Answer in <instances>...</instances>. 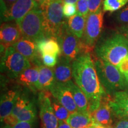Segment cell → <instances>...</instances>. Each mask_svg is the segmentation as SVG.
<instances>
[{
  "instance_id": "26",
  "label": "cell",
  "mask_w": 128,
  "mask_h": 128,
  "mask_svg": "<svg viewBox=\"0 0 128 128\" xmlns=\"http://www.w3.org/2000/svg\"><path fill=\"white\" fill-rule=\"evenodd\" d=\"M128 3V0H104L103 12H114L119 10Z\"/></svg>"
},
{
  "instance_id": "23",
  "label": "cell",
  "mask_w": 128,
  "mask_h": 128,
  "mask_svg": "<svg viewBox=\"0 0 128 128\" xmlns=\"http://www.w3.org/2000/svg\"><path fill=\"white\" fill-rule=\"evenodd\" d=\"M86 18V17L77 13L66 18V25L68 29L80 39H81L84 34Z\"/></svg>"
},
{
  "instance_id": "18",
  "label": "cell",
  "mask_w": 128,
  "mask_h": 128,
  "mask_svg": "<svg viewBox=\"0 0 128 128\" xmlns=\"http://www.w3.org/2000/svg\"><path fill=\"white\" fill-rule=\"evenodd\" d=\"M39 76V67L34 65L24 71L16 79V82L20 86H23L32 91L38 90Z\"/></svg>"
},
{
  "instance_id": "13",
  "label": "cell",
  "mask_w": 128,
  "mask_h": 128,
  "mask_svg": "<svg viewBox=\"0 0 128 128\" xmlns=\"http://www.w3.org/2000/svg\"><path fill=\"white\" fill-rule=\"evenodd\" d=\"M110 96L107 94L104 96L102 99L100 106L95 111L90 113L92 122L97 123L108 127L113 124V114L112 108L109 104Z\"/></svg>"
},
{
  "instance_id": "12",
  "label": "cell",
  "mask_w": 128,
  "mask_h": 128,
  "mask_svg": "<svg viewBox=\"0 0 128 128\" xmlns=\"http://www.w3.org/2000/svg\"><path fill=\"white\" fill-rule=\"evenodd\" d=\"M109 104L114 116L128 120V90H122L110 95Z\"/></svg>"
},
{
  "instance_id": "34",
  "label": "cell",
  "mask_w": 128,
  "mask_h": 128,
  "mask_svg": "<svg viewBox=\"0 0 128 128\" xmlns=\"http://www.w3.org/2000/svg\"><path fill=\"white\" fill-rule=\"evenodd\" d=\"M116 128H128V119H119L115 124Z\"/></svg>"
},
{
  "instance_id": "30",
  "label": "cell",
  "mask_w": 128,
  "mask_h": 128,
  "mask_svg": "<svg viewBox=\"0 0 128 128\" xmlns=\"http://www.w3.org/2000/svg\"><path fill=\"white\" fill-rule=\"evenodd\" d=\"M116 19L119 23L128 25V6L117 12Z\"/></svg>"
},
{
  "instance_id": "39",
  "label": "cell",
  "mask_w": 128,
  "mask_h": 128,
  "mask_svg": "<svg viewBox=\"0 0 128 128\" xmlns=\"http://www.w3.org/2000/svg\"><path fill=\"white\" fill-rule=\"evenodd\" d=\"M34 1H36L37 2L39 3L40 6H42V5L46 4V3H47L48 2H49V1H52V0H34Z\"/></svg>"
},
{
  "instance_id": "38",
  "label": "cell",
  "mask_w": 128,
  "mask_h": 128,
  "mask_svg": "<svg viewBox=\"0 0 128 128\" xmlns=\"http://www.w3.org/2000/svg\"><path fill=\"white\" fill-rule=\"evenodd\" d=\"M93 127L94 128H108V127H106V126L102 125V124H97V123H95V122H92V124Z\"/></svg>"
},
{
  "instance_id": "3",
  "label": "cell",
  "mask_w": 128,
  "mask_h": 128,
  "mask_svg": "<svg viewBox=\"0 0 128 128\" xmlns=\"http://www.w3.org/2000/svg\"><path fill=\"white\" fill-rule=\"evenodd\" d=\"M93 60L99 80L107 94L112 95L126 89L128 84L118 67L98 58Z\"/></svg>"
},
{
  "instance_id": "43",
  "label": "cell",
  "mask_w": 128,
  "mask_h": 128,
  "mask_svg": "<svg viewBox=\"0 0 128 128\" xmlns=\"http://www.w3.org/2000/svg\"><path fill=\"white\" fill-rule=\"evenodd\" d=\"M87 128H94L93 127V126H92V125H91V126H90L89 127H88Z\"/></svg>"
},
{
  "instance_id": "25",
  "label": "cell",
  "mask_w": 128,
  "mask_h": 128,
  "mask_svg": "<svg viewBox=\"0 0 128 128\" xmlns=\"http://www.w3.org/2000/svg\"><path fill=\"white\" fill-rule=\"evenodd\" d=\"M50 99L53 110L57 119H58V120L66 121L71 113L56 99L54 98L52 94H51Z\"/></svg>"
},
{
  "instance_id": "8",
  "label": "cell",
  "mask_w": 128,
  "mask_h": 128,
  "mask_svg": "<svg viewBox=\"0 0 128 128\" xmlns=\"http://www.w3.org/2000/svg\"><path fill=\"white\" fill-rule=\"evenodd\" d=\"M56 40L61 49V55L66 58L71 62L82 54L81 39L70 31L67 27L66 21Z\"/></svg>"
},
{
  "instance_id": "7",
  "label": "cell",
  "mask_w": 128,
  "mask_h": 128,
  "mask_svg": "<svg viewBox=\"0 0 128 128\" xmlns=\"http://www.w3.org/2000/svg\"><path fill=\"white\" fill-rule=\"evenodd\" d=\"M23 38L37 43L44 39V16L40 8L30 11L18 23Z\"/></svg>"
},
{
  "instance_id": "10",
  "label": "cell",
  "mask_w": 128,
  "mask_h": 128,
  "mask_svg": "<svg viewBox=\"0 0 128 128\" xmlns=\"http://www.w3.org/2000/svg\"><path fill=\"white\" fill-rule=\"evenodd\" d=\"M50 97L49 91H43L40 94L39 100L42 128H57L58 125V119L53 110Z\"/></svg>"
},
{
  "instance_id": "41",
  "label": "cell",
  "mask_w": 128,
  "mask_h": 128,
  "mask_svg": "<svg viewBox=\"0 0 128 128\" xmlns=\"http://www.w3.org/2000/svg\"><path fill=\"white\" fill-rule=\"evenodd\" d=\"M124 77H125V79L126 80V82H127L128 84V72L127 74H126L125 75H124Z\"/></svg>"
},
{
  "instance_id": "15",
  "label": "cell",
  "mask_w": 128,
  "mask_h": 128,
  "mask_svg": "<svg viewBox=\"0 0 128 128\" xmlns=\"http://www.w3.org/2000/svg\"><path fill=\"white\" fill-rule=\"evenodd\" d=\"M12 46L24 56L28 58L32 64L38 66L41 65L39 61L41 55L38 50L36 42L22 38Z\"/></svg>"
},
{
  "instance_id": "35",
  "label": "cell",
  "mask_w": 128,
  "mask_h": 128,
  "mask_svg": "<svg viewBox=\"0 0 128 128\" xmlns=\"http://www.w3.org/2000/svg\"><path fill=\"white\" fill-rule=\"evenodd\" d=\"M16 1H17V0H3L2 2L4 4L3 5V11L8 8L10 7L12 4H14Z\"/></svg>"
},
{
  "instance_id": "20",
  "label": "cell",
  "mask_w": 128,
  "mask_h": 128,
  "mask_svg": "<svg viewBox=\"0 0 128 128\" xmlns=\"http://www.w3.org/2000/svg\"><path fill=\"white\" fill-rule=\"evenodd\" d=\"M65 122L72 128H87L92 124V116L88 112L77 111L71 113Z\"/></svg>"
},
{
  "instance_id": "14",
  "label": "cell",
  "mask_w": 128,
  "mask_h": 128,
  "mask_svg": "<svg viewBox=\"0 0 128 128\" xmlns=\"http://www.w3.org/2000/svg\"><path fill=\"white\" fill-rule=\"evenodd\" d=\"M23 38L19 26L17 23H4L0 30L1 49L3 51L10 46H13Z\"/></svg>"
},
{
  "instance_id": "17",
  "label": "cell",
  "mask_w": 128,
  "mask_h": 128,
  "mask_svg": "<svg viewBox=\"0 0 128 128\" xmlns=\"http://www.w3.org/2000/svg\"><path fill=\"white\" fill-rule=\"evenodd\" d=\"M54 70L56 82L66 83L72 80V68L71 61L64 56H59Z\"/></svg>"
},
{
  "instance_id": "11",
  "label": "cell",
  "mask_w": 128,
  "mask_h": 128,
  "mask_svg": "<svg viewBox=\"0 0 128 128\" xmlns=\"http://www.w3.org/2000/svg\"><path fill=\"white\" fill-rule=\"evenodd\" d=\"M51 94L63 105L70 113L78 111L68 83L56 82L49 90Z\"/></svg>"
},
{
  "instance_id": "32",
  "label": "cell",
  "mask_w": 128,
  "mask_h": 128,
  "mask_svg": "<svg viewBox=\"0 0 128 128\" xmlns=\"http://www.w3.org/2000/svg\"><path fill=\"white\" fill-rule=\"evenodd\" d=\"M34 121L18 122L12 126H5L3 128H33V124Z\"/></svg>"
},
{
  "instance_id": "37",
  "label": "cell",
  "mask_w": 128,
  "mask_h": 128,
  "mask_svg": "<svg viewBox=\"0 0 128 128\" xmlns=\"http://www.w3.org/2000/svg\"><path fill=\"white\" fill-rule=\"evenodd\" d=\"M57 128H72L65 121L58 120V125Z\"/></svg>"
},
{
  "instance_id": "21",
  "label": "cell",
  "mask_w": 128,
  "mask_h": 128,
  "mask_svg": "<svg viewBox=\"0 0 128 128\" xmlns=\"http://www.w3.org/2000/svg\"><path fill=\"white\" fill-rule=\"evenodd\" d=\"M67 83L72 94L78 111L82 112H88V100L84 92L72 80L68 81Z\"/></svg>"
},
{
  "instance_id": "9",
  "label": "cell",
  "mask_w": 128,
  "mask_h": 128,
  "mask_svg": "<svg viewBox=\"0 0 128 128\" xmlns=\"http://www.w3.org/2000/svg\"><path fill=\"white\" fill-rule=\"evenodd\" d=\"M40 8V5L34 0H17L8 8L2 12L4 22L15 21L17 23L30 11Z\"/></svg>"
},
{
  "instance_id": "24",
  "label": "cell",
  "mask_w": 128,
  "mask_h": 128,
  "mask_svg": "<svg viewBox=\"0 0 128 128\" xmlns=\"http://www.w3.org/2000/svg\"><path fill=\"white\" fill-rule=\"evenodd\" d=\"M36 118V111L34 106L32 102H30L20 112L16 120L18 122L34 121Z\"/></svg>"
},
{
  "instance_id": "36",
  "label": "cell",
  "mask_w": 128,
  "mask_h": 128,
  "mask_svg": "<svg viewBox=\"0 0 128 128\" xmlns=\"http://www.w3.org/2000/svg\"><path fill=\"white\" fill-rule=\"evenodd\" d=\"M119 32H120L126 38H128V25H124L120 27L119 29Z\"/></svg>"
},
{
  "instance_id": "4",
  "label": "cell",
  "mask_w": 128,
  "mask_h": 128,
  "mask_svg": "<svg viewBox=\"0 0 128 128\" xmlns=\"http://www.w3.org/2000/svg\"><path fill=\"white\" fill-rule=\"evenodd\" d=\"M63 0H52L40 6L44 16L45 38L57 39L62 27L66 23L63 14Z\"/></svg>"
},
{
  "instance_id": "40",
  "label": "cell",
  "mask_w": 128,
  "mask_h": 128,
  "mask_svg": "<svg viewBox=\"0 0 128 128\" xmlns=\"http://www.w3.org/2000/svg\"><path fill=\"white\" fill-rule=\"evenodd\" d=\"M78 0H63L64 3H71V4H76Z\"/></svg>"
},
{
  "instance_id": "5",
  "label": "cell",
  "mask_w": 128,
  "mask_h": 128,
  "mask_svg": "<svg viewBox=\"0 0 128 128\" xmlns=\"http://www.w3.org/2000/svg\"><path fill=\"white\" fill-rule=\"evenodd\" d=\"M103 11L102 7L97 12H90L86 18L84 34L81 39L82 54L92 52L100 38L103 28Z\"/></svg>"
},
{
  "instance_id": "42",
  "label": "cell",
  "mask_w": 128,
  "mask_h": 128,
  "mask_svg": "<svg viewBox=\"0 0 128 128\" xmlns=\"http://www.w3.org/2000/svg\"><path fill=\"white\" fill-rule=\"evenodd\" d=\"M108 128H115V126L112 125V126H108Z\"/></svg>"
},
{
  "instance_id": "2",
  "label": "cell",
  "mask_w": 128,
  "mask_h": 128,
  "mask_svg": "<svg viewBox=\"0 0 128 128\" xmlns=\"http://www.w3.org/2000/svg\"><path fill=\"white\" fill-rule=\"evenodd\" d=\"M97 58L118 66L128 55V38L120 32L100 37L94 48Z\"/></svg>"
},
{
  "instance_id": "27",
  "label": "cell",
  "mask_w": 128,
  "mask_h": 128,
  "mask_svg": "<svg viewBox=\"0 0 128 128\" xmlns=\"http://www.w3.org/2000/svg\"><path fill=\"white\" fill-rule=\"evenodd\" d=\"M76 6L77 14L87 18L89 14L88 0H78Z\"/></svg>"
},
{
  "instance_id": "33",
  "label": "cell",
  "mask_w": 128,
  "mask_h": 128,
  "mask_svg": "<svg viewBox=\"0 0 128 128\" xmlns=\"http://www.w3.org/2000/svg\"><path fill=\"white\" fill-rule=\"evenodd\" d=\"M117 67L124 75H125L128 72V55L123 59Z\"/></svg>"
},
{
  "instance_id": "29",
  "label": "cell",
  "mask_w": 128,
  "mask_h": 128,
  "mask_svg": "<svg viewBox=\"0 0 128 128\" xmlns=\"http://www.w3.org/2000/svg\"><path fill=\"white\" fill-rule=\"evenodd\" d=\"M77 13L76 4L71 3H64L63 14L65 18H68Z\"/></svg>"
},
{
  "instance_id": "31",
  "label": "cell",
  "mask_w": 128,
  "mask_h": 128,
  "mask_svg": "<svg viewBox=\"0 0 128 128\" xmlns=\"http://www.w3.org/2000/svg\"><path fill=\"white\" fill-rule=\"evenodd\" d=\"M103 0H88V8L90 12H94L102 8Z\"/></svg>"
},
{
  "instance_id": "1",
  "label": "cell",
  "mask_w": 128,
  "mask_h": 128,
  "mask_svg": "<svg viewBox=\"0 0 128 128\" xmlns=\"http://www.w3.org/2000/svg\"><path fill=\"white\" fill-rule=\"evenodd\" d=\"M72 77L75 83L87 97L90 113L100 106L102 99L107 94L99 80L90 52L81 54L72 62Z\"/></svg>"
},
{
  "instance_id": "28",
  "label": "cell",
  "mask_w": 128,
  "mask_h": 128,
  "mask_svg": "<svg viewBox=\"0 0 128 128\" xmlns=\"http://www.w3.org/2000/svg\"><path fill=\"white\" fill-rule=\"evenodd\" d=\"M58 56H57L51 54H42L41 55V60L44 65L50 68H53L56 65L58 60Z\"/></svg>"
},
{
  "instance_id": "16",
  "label": "cell",
  "mask_w": 128,
  "mask_h": 128,
  "mask_svg": "<svg viewBox=\"0 0 128 128\" xmlns=\"http://www.w3.org/2000/svg\"><path fill=\"white\" fill-rule=\"evenodd\" d=\"M21 95V89L19 87H14L4 92L1 97L0 103V118L1 122L12 113L14 106Z\"/></svg>"
},
{
  "instance_id": "6",
  "label": "cell",
  "mask_w": 128,
  "mask_h": 128,
  "mask_svg": "<svg viewBox=\"0 0 128 128\" xmlns=\"http://www.w3.org/2000/svg\"><path fill=\"white\" fill-rule=\"evenodd\" d=\"M32 66L31 62L12 46L7 48L3 52L1 62V72L11 79L16 80L19 75Z\"/></svg>"
},
{
  "instance_id": "22",
  "label": "cell",
  "mask_w": 128,
  "mask_h": 128,
  "mask_svg": "<svg viewBox=\"0 0 128 128\" xmlns=\"http://www.w3.org/2000/svg\"><path fill=\"white\" fill-rule=\"evenodd\" d=\"M36 44L40 55L51 54L57 56L61 55V49L56 39L44 38L38 41Z\"/></svg>"
},
{
  "instance_id": "19",
  "label": "cell",
  "mask_w": 128,
  "mask_h": 128,
  "mask_svg": "<svg viewBox=\"0 0 128 128\" xmlns=\"http://www.w3.org/2000/svg\"><path fill=\"white\" fill-rule=\"evenodd\" d=\"M39 67V76L38 84V90L49 91L55 82V74L53 68L40 65Z\"/></svg>"
}]
</instances>
